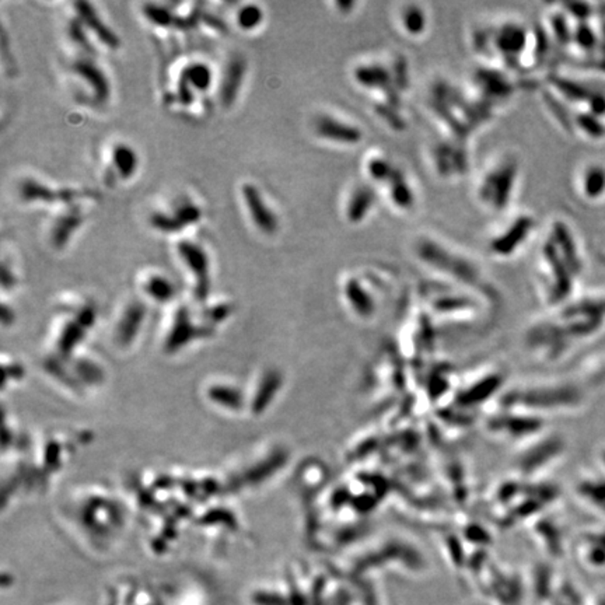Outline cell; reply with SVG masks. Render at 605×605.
<instances>
[{
	"mask_svg": "<svg viewBox=\"0 0 605 605\" xmlns=\"http://www.w3.org/2000/svg\"><path fill=\"white\" fill-rule=\"evenodd\" d=\"M176 253L195 279V294L205 300L210 290V260L206 250L189 240L176 244Z\"/></svg>",
	"mask_w": 605,
	"mask_h": 605,
	"instance_id": "6da1fadb",
	"label": "cell"
},
{
	"mask_svg": "<svg viewBox=\"0 0 605 605\" xmlns=\"http://www.w3.org/2000/svg\"><path fill=\"white\" fill-rule=\"evenodd\" d=\"M18 195L24 202H42V203H56L65 202L72 203L76 198L86 195V192L71 189V188H51L49 185L35 179L24 178L18 185Z\"/></svg>",
	"mask_w": 605,
	"mask_h": 605,
	"instance_id": "7a4b0ae2",
	"label": "cell"
},
{
	"mask_svg": "<svg viewBox=\"0 0 605 605\" xmlns=\"http://www.w3.org/2000/svg\"><path fill=\"white\" fill-rule=\"evenodd\" d=\"M241 198L254 226L265 234H273L279 227V222L273 210L266 205L260 188L251 182H244L241 185Z\"/></svg>",
	"mask_w": 605,
	"mask_h": 605,
	"instance_id": "3957f363",
	"label": "cell"
},
{
	"mask_svg": "<svg viewBox=\"0 0 605 605\" xmlns=\"http://www.w3.org/2000/svg\"><path fill=\"white\" fill-rule=\"evenodd\" d=\"M71 71L83 79V82L90 87L92 92V100L97 104H104L108 101L111 94L109 80L105 72L91 59L79 58L71 65Z\"/></svg>",
	"mask_w": 605,
	"mask_h": 605,
	"instance_id": "277c9868",
	"label": "cell"
},
{
	"mask_svg": "<svg viewBox=\"0 0 605 605\" xmlns=\"http://www.w3.org/2000/svg\"><path fill=\"white\" fill-rule=\"evenodd\" d=\"M73 7L76 10V16L85 23L87 30L94 32V35L109 49H118L121 45L119 37L104 23V20L100 17L95 7L85 1L79 0L73 3Z\"/></svg>",
	"mask_w": 605,
	"mask_h": 605,
	"instance_id": "5b68a950",
	"label": "cell"
},
{
	"mask_svg": "<svg viewBox=\"0 0 605 605\" xmlns=\"http://www.w3.org/2000/svg\"><path fill=\"white\" fill-rule=\"evenodd\" d=\"M515 164H505L501 167V170L491 174L486 178V182L484 184V188L481 189L485 199H492L493 205L498 208H503L508 203V199L512 193L513 188V179L516 173Z\"/></svg>",
	"mask_w": 605,
	"mask_h": 605,
	"instance_id": "8992f818",
	"label": "cell"
},
{
	"mask_svg": "<svg viewBox=\"0 0 605 605\" xmlns=\"http://www.w3.org/2000/svg\"><path fill=\"white\" fill-rule=\"evenodd\" d=\"M247 72V64L243 56H233L223 72L219 88V97L223 107H230L237 100Z\"/></svg>",
	"mask_w": 605,
	"mask_h": 605,
	"instance_id": "52a82bcc",
	"label": "cell"
},
{
	"mask_svg": "<svg viewBox=\"0 0 605 605\" xmlns=\"http://www.w3.org/2000/svg\"><path fill=\"white\" fill-rule=\"evenodd\" d=\"M316 132L323 139L337 143L354 145L361 140L360 129L330 115H323L316 121Z\"/></svg>",
	"mask_w": 605,
	"mask_h": 605,
	"instance_id": "ba28073f",
	"label": "cell"
},
{
	"mask_svg": "<svg viewBox=\"0 0 605 605\" xmlns=\"http://www.w3.org/2000/svg\"><path fill=\"white\" fill-rule=\"evenodd\" d=\"M531 227H532V220L529 217H520L506 233H503L499 239L492 241L491 244L492 251L496 253L498 256H510L525 240Z\"/></svg>",
	"mask_w": 605,
	"mask_h": 605,
	"instance_id": "9c48e42d",
	"label": "cell"
},
{
	"mask_svg": "<svg viewBox=\"0 0 605 605\" xmlns=\"http://www.w3.org/2000/svg\"><path fill=\"white\" fill-rule=\"evenodd\" d=\"M85 217L78 210H69L62 216L56 217L51 227V243L54 248L62 250L71 241L72 236L83 224Z\"/></svg>",
	"mask_w": 605,
	"mask_h": 605,
	"instance_id": "30bf717a",
	"label": "cell"
},
{
	"mask_svg": "<svg viewBox=\"0 0 605 605\" xmlns=\"http://www.w3.org/2000/svg\"><path fill=\"white\" fill-rule=\"evenodd\" d=\"M111 170H114L121 179H131L136 174L139 166L138 153L132 146L126 143H118L111 152Z\"/></svg>",
	"mask_w": 605,
	"mask_h": 605,
	"instance_id": "8fae6325",
	"label": "cell"
},
{
	"mask_svg": "<svg viewBox=\"0 0 605 605\" xmlns=\"http://www.w3.org/2000/svg\"><path fill=\"white\" fill-rule=\"evenodd\" d=\"M181 79L185 80L195 92H205L212 86L213 73L209 65L203 62H192L184 68Z\"/></svg>",
	"mask_w": 605,
	"mask_h": 605,
	"instance_id": "7c38bea8",
	"label": "cell"
},
{
	"mask_svg": "<svg viewBox=\"0 0 605 605\" xmlns=\"http://www.w3.org/2000/svg\"><path fill=\"white\" fill-rule=\"evenodd\" d=\"M143 290L150 299L159 303L170 301L175 294V287L172 280L157 273L148 276V279L143 282Z\"/></svg>",
	"mask_w": 605,
	"mask_h": 605,
	"instance_id": "4fadbf2b",
	"label": "cell"
},
{
	"mask_svg": "<svg viewBox=\"0 0 605 605\" xmlns=\"http://www.w3.org/2000/svg\"><path fill=\"white\" fill-rule=\"evenodd\" d=\"M143 14L149 21L159 27H184L188 25L186 20H182L176 17L172 8L163 4L156 3H146L143 4Z\"/></svg>",
	"mask_w": 605,
	"mask_h": 605,
	"instance_id": "5bb4252c",
	"label": "cell"
},
{
	"mask_svg": "<svg viewBox=\"0 0 605 605\" xmlns=\"http://www.w3.org/2000/svg\"><path fill=\"white\" fill-rule=\"evenodd\" d=\"M374 202V195L369 188H359L353 196L349 200V208H347V215L350 222H357L361 220L367 212L371 209Z\"/></svg>",
	"mask_w": 605,
	"mask_h": 605,
	"instance_id": "9a60e30c",
	"label": "cell"
},
{
	"mask_svg": "<svg viewBox=\"0 0 605 605\" xmlns=\"http://www.w3.org/2000/svg\"><path fill=\"white\" fill-rule=\"evenodd\" d=\"M388 182L391 185L390 195H391L393 202L402 209L411 208L414 205V193H412V189L409 188V185L407 184L405 178H401L400 174L395 172Z\"/></svg>",
	"mask_w": 605,
	"mask_h": 605,
	"instance_id": "2e32d148",
	"label": "cell"
},
{
	"mask_svg": "<svg viewBox=\"0 0 605 605\" xmlns=\"http://www.w3.org/2000/svg\"><path fill=\"white\" fill-rule=\"evenodd\" d=\"M524 40H525L524 31L517 25L503 27V30L499 32L498 47L508 54H517L522 49Z\"/></svg>",
	"mask_w": 605,
	"mask_h": 605,
	"instance_id": "e0dca14e",
	"label": "cell"
},
{
	"mask_svg": "<svg viewBox=\"0 0 605 605\" xmlns=\"http://www.w3.org/2000/svg\"><path fill=\"white\" fill-rule=\"evenodd\" d=\"M145 317V307L139 301L132 303L128 306L125 313L122 314V318L119 321V333L122 335L133 334L138 331V328L142 324V320Z\"/></svg>",
	"mask_w": 605,
	"mask_h": 605,
	"instance_id": "ac0fdd59",
	"label": "cell"
},
{
	"mask_svg": "<svg viewBox=\"0 0 605 605\" xmlns=\"http://www.w3.org/2000/svg\"><path fill=\"white\" fill-rule=\"evenodd\" d=\"M173 215L182 226V229L188 226L196 224L202 219L200 208L192 200H182L174 208Z\"/></svg>",
	"mask_w": 605,
	"mask_h": 605,
	"instance_id": "d6986e66",
	"label": "cell"
},
{
	"mask_svg": "<svg viewBox=\"0 0 605 605\" xmlns=\"http://www.w3.org/2000/svg\"><path fill=\"white\" fill-rule=\"evenodd\" d=\"M356 79L364 86L383 87L388 82V73L380 66H361L356 72Z\"/></svg>",
	"mask_w": 605,
	"mask_h": 605,
	"instance_id": "ffe728a7",
	"label": "cell"
},
{
	"mask_svg": "<svg viewBox=\"0 0 605 605\" xmlns=\"http://www.w3.org/2000/svg\"><path fill=\"white\" fill-rule=\"evenodd\" d=\"M86 25L85 23L76 16L69 20L68 23V35L73 44L80 47L86 52H92V47L90 44V40L86 34Z\"/></svg>",
	"mask_w": 605,
	"mask_h": 605,
	"instance_id": "44dd1931",
	"label": "cell"
},
{
	"mask_svg": "<svg viewBox=\"0 0 605 605\" xmlns=\"http://www.w3.org/2000/svg\"><path fill=\"white\" fill-rule=\"evenodd\" d=\"M263 18V13L257 4H246L237 13V24L243 30H254Z\"/></svg>",
	"mask_w": 605,
	"mask_h": 605,
	"instance_id": "7402d4cb",
	"label": "cell"
},
{
	"mask_svg": "<svg viewBox=\"0 0 605 605\" xmlns=\"http://www.w3.org/2000/svg\"><path fill=\"white\" fill-rule=\"evenodd\" d=\"M150 224L153 229H156L160 233H167V234H174L178 233L182 229V226L179 224V222L176 220V217L172 213H166V212H156L150 216Z\"/></svg>",
	"mask_w": 605,
	"mask_h": 605,
	"instance_id": "603a6c76",
	"label": "cell"
},
{
	"mask_svg": "<svg viewBox=\"0 0 605 605\" xmlns=\"http://www.w3.org/2000/svg\"><path fill=\"white\" fill-rule=\"evenodd\" d=\"M405 11L407 13L404 14V18H402L405 30L408 32H412V34L422 32L425 30V27H426V16H425V13L419 7H415V6L407 8Z\"/></svg>",
	"mask_w": 605,
	"mask_h": 605,
	"instance_id": "cb8c5ba5",
	"label": "cell"
},
{
	"mask_svg": "<svg viewBox=\"0 0 605 605\" xmlns=\"http://www.w3.org/2000/svg\"><path fill=\"white\" fill-rule=\"evenodd\" d=\"M367 172H369V175L371 178H374L376 181H390L393 178V175L395 174L394 169L383 159H374V160L369 162Z\"/></svg>",
	"mask_w": 605,
	"mask_h": 605,
	"instance_id": "d4e9b609",
	"label": "cell"
},
{
	"mask_svg": "<svg viewBox=\"0 0 605 605\" xmlns=\"http://www.w3.org/2000/svg\"><path fill=\"white\" fill-rule=\"evenodd\" d=\"M176 98H178V102L185 107L191 105L195 98V91L181 78L178 80V87H176Z\"/></svg>",
	"mask_w": 605,
	"mask_h": 605,
	"instance_id": "484cf974",
	"label": "cell"
},
{
	"mask_svg": "<svg viewBox=\"0 0 605 605\" xmlns=\"http://www.w3.org/2000/svg\"><path fill=\"white\" fill-rule=\"evenodd\" d=\"M14 283H16V279H14L11 270L6 266V263H3V266H1V284H3V287L13 286Z\"/></svg>",
	"mask_w": 605,
	"mask_h": 605,
	"instance_id": "4316f807",
	"label": "cell"
}]
</instances>
